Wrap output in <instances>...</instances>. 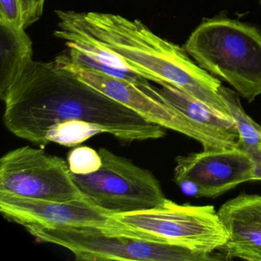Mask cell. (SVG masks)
<instances>
[{
	"label": "cell",
	"instance_id": "17",
	"mask_svg": "<svg viewBox=\"0 0 261 261\" xmlns=\"http://www.w3.org/2000/svg\"><path fill=\"white\" fill-rule=\"evenodd\" d=\"M70 170L77 175H88L97 172L102 165L99 152L88 146H79L70 151L68 155Z\"/></svg>",
	"mask_w": 261,
	"mask_h": 261
},
{
	"label": "cell",
	"instance_id": "7",
	"mask_svg": "<svg viewBox=\"0 0 261 261\" xmlns=\"http://www.w3.org/2000/svg\"><path fill=\"white\" fill-rule=\"evenodd\" d=\"M0 193L50 201L85 198L68 163L30 146L9 151L0 160Z\"/></svg>",
	"mask_w": 261,
	"mask_h": 261
},
{
	"label": "cell",
	"instance_id": "14",
	"mask_svg": "<svg viewBox=\"0 0 261 261\" xmlns=\"http://www.w3.org/2000/svg\"><path fill=\"white\" fill-rule=\"evenodd\" d=\"M46 0H0V25L25 30L43 14Z\"/></svg>",
	"mask_w": 261,
	"mask_h": 261
},
{
	"label": "cell",
	"instance_id": "4",
	"mask_svg": "<svg viewBox=\"0 0 261 261\" xmlns=\"http://www.w3.org/2000/svg\"><path fill=\"white\" fill-rule=\"evenodd\" d=\"M186 53L248 102L261 94V33L238 20L204 21L189 36Z\"/></svg>",
	"mask_w": 261,
	"mask_h": 261
},
{
	"label": "cell",
	"instance_id": "12",
	"mask_svg": "<svg viewBox=\"0 0 261 261\" xmlns=\"http://www.w3.org/2000/svg\"><path fill=\"white\" fill-rule=\"evenodd\" d=\"M158 85L160 88H155L160 95L199 134L203 150L238 147L239 134L231 117L214 111L169 84Z\"/></svg>",
	"mask_w": 261,
	"mask_h": 261
},
{
	"label": "cell",
	"instance_id": "6",
	"mask_svg": "<svg viewBox=\"0 0 261 261\" xmlns=\"http://www.w3.org/2000/svg\"><path fill=\"white\" fill-rule=\"evenodd\" d=\"M101 167L88 175L72 173L85 198L111 215L149 210L166 198L161 185L148 170L106 148L99 149Z\"/></svg>",
	"mask_w": 261,
	"mask_h": 261
},
{
	"label": "cell",
	"instance_id": "15",
	"mask_svg": "<svg viewBox=\"0 0 261 261\" xmlns=\"http://www.w3.org/2000/svg\"><path fill=\"white\" fill-rule=\"evenodd\" d=\"M100 134H103V130L92 123L84 120H70L50 127L45 136V142L46 145L56 143L61 146L72 147Z\"/></svg>",
	"mask_w": 261,
	"mask_h": 261
},
{
	"label": "cell",
	"instance_id": "8",
	"mask_svg": "<svg viewBox=\"0 0 261 261\" xmlns=\"http://www.w3.org/2000/svg\"><path fill=\"white\" fill-rule=\"evenodd\" d=\"M175 163L174 181L194 198H215L253 179L254 162L239 147L180 155Z\"/></svg>",
	"mask_w": 261,
	"mask_h": 261
},
{
	"label": "cell",
	"instance_id": "16",
	"mask_svg": "<svg viewBox=\"0 0 261 261\" xmlns=\"http://www.w3.org/2000/svg\"><path fill=\"white\" fill-rule=\"evenodd\" d=\"M68 49L62 53V56L69 61L71 63L81 68H87V69L93 70L111 77L117 79H123L131 83L135 84L139 86H143L149 83V80L145 79L143 76L134 71H127V70H120L113 68L108 65L100 63L97 61L94 60L92 58L87 56L85 53L79 50L74 46H67Z\"/></svg>",
	"mask_w": 261,
	"mask_h": 261
},
{
	"label": "cell",
	"instance_id": "13",
	"mask_svg": "<svg viewBox=\"0 0 261 261\" xmlns=\"http://www.w3.org/2000/svg\"><path fill=\"white\" fill-rule=\"evenodd\" d=\"M219 95L236 124L239 134L238 147L244 149L254 162L260 152V125L245 112L239 96L234 91L221 85L219 88Z\"/></svg>",
	"mask_w": 261,
	"mask_h": 261
},
{
	"label": "cell",
	"instance_id": "11",
	"mask_svg": "<svg viewBox=\"0 0 261 261\" xmlns=\"http://www.w3.org/2000/svg\"><path fill=\"white\" fill-rule=\"evenodd\" d=\"M217 212L228 236L218 252L226 259L261 261V195L241 193Z\"/></svg>",
	"mask_w": 261,
	"mask_h": 261
},
{
	"label": "cell",
	"instance_id": "9",
	"mask_svg": "<svg viewBox=\"0 0 261 261\" xmlns=\"http://www.w3.org/2000/svg\"><path fill=\"white\" fill-rule=\"evenodd\" d=\"M55 62L84 83L124 105L148 121L184 134L201 144L202 140L199 134L149 82L139 86L123 79L81 68L67 60L62 54L56 58Z\"/></svg>",
	"mask_w": 261,
	"mask_h": 261
},
{
	"label": "cell",
	"instance_id": "1",
	"mask_svg": "<svg viewBox=\"0 0 261 261\" xmlns=\"http://www.w3.org/2000/svg\"><path fill=\"white\" fill-rule=\"evenodd\" d=\"M0 97L6 127L16 137L41 146H46L50 127L70 120L92 123L126 143L166 135V128L84 83L55 61H25L0 79Z\"/></svg>",
	"mask_w": 261,
	"mask_h": 261
},
{
	"label": "cell",
	"instance_id": "10",
	"mask_svg": "<svg viewBox=\"0 0 261 261\" xmlns=\"http://www.w3.org/2000/svg\"><path fill=\"white\" fill-rule=\"evenodd\" d=\"M3 216L22 227L99 226L113 224V215L86 198L70 201H50L0 193Z\"/></svg>",
	"mask_w": 261,
	"mask_h": 261
},
{
	"label": "cell",
	"instance_id": "5",
	"mask_svg": "<svg viewBox=\"0 0 261 261\" xmlns=\"http://www.w3.org/2000/svg\"><path fill=\"white\" fill-rule=\"evenodd\" d=\"M114 224L198 253L219 251L227 231L212 205L179 204L166 199L149 210L113 215Z\"/></svg>",
	"mask_w": 261,
	"mask_h": 261
},
{
	"label": "cell",
	"instance_id": "3",
	"mask_svg": "<svg viewBox=\"0 0 261 261\" xmlns=\"http://www.w3.org/2000/svg\"><path fill=\"white\" fill-rule=\"evenodd\" d=\"M114 219V218H113ZM38 241L60 246L82 261H212L226 259L220 252L198 253L114 224L99 226H27Z\"/></svg>",
	"mask_w": 261,
	"mask_h": 261
},
{
	"label": "cell",
	"instance_id": "18",
	"mask_svg": "<svg viewBox=\"0 0 261 261\" xmlns=\"http://www.w3.org/2000/svg\"><path fill=\"white\" fill-rule=\"evenodd\" d=\"M254 164L253 181H261V149L259 156L254 161Z\"/></svg>",
	"mask_w": 261,
	"mask_h": 261
},
{
	"label": "cell",
	"instance_id": "2",
	"mask_svg": "<svg viewBox=\"0 0 261 261\" xmlns=\"http://www.w3.org/2000/svg\"><path fill=\"white\" fill-rule=\"evenodd\" d=\"M56 13L57 39L94 44L111 53L121 69L157 84H169L230 117L219 95L221 82L195 65L186 50L157 36L140 21L96 12L56 10Z\"/></svg>",
	"mask_w": 261,
	"mask_h": 261
}]
</instances>
